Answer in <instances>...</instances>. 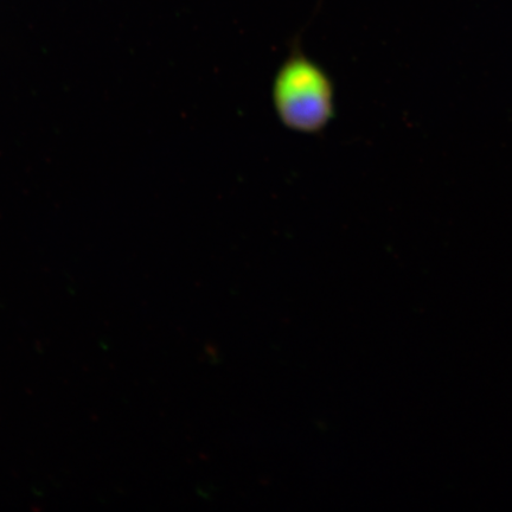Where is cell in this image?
Listing matches in <instances>:
<instances>
[{"label": "cell", "mask_w": 512, "mask_h": 512, "mask_svg": "<svg viewBox=\"0 0 512 512\" xmlns=\"http://www.w3.org/2000/svg\"><path fill=\"white\" fill-rule=\"evenodd\" d=\"M273 104L281 123L298 133H319L335 114V89L325 70L293 49L278 70Z\"/></svg>", "instance_id": "1"}]
</instances>
